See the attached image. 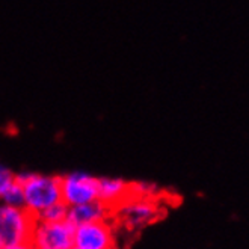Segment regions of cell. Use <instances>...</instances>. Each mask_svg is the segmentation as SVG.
<instances>
[{
	"label": "cell",
	"instance_id": "5",
	"mask_svg": "<svg viewBox=\"0 0 249 249\" xmlns=\"http://www.w3.org/2000/svg\"><path fill=\"white\" fill-rule=\"evenodd\" d=\"M61 196L68 207L98 199V177L82 171L61 175Z\"/></svg>",
	"mask_w": 249,
	"mask_h": 249
},
{
	"label": "cell",
	"instance_id": "7",
	"mask_svg": "<svg viewBox=\"0 0 249 249\" xmlns=\"http://www.w3.org/2000/svg\"><path fill=\"white\" fill-rule=\"evenodd\" d=\"M112 216V209L107 207L105 202L100 199H94L89 202L80 204V206L68 207V221L74 225H85L100 221H109Z\"/></svg>",
	"mask_w": 249,
	"mask_h": 249
},
{
	"label": "cell",
	"instance_id": "2",
	"mask_svg": "<svg viewBox=\"0 0 249 249\" xmlns=\"http://www.w3.org/2000/svg\"><path fill=\"white\" fill-rule=\"evenodd\" d=\"M162 213L163 210L157 198L138 196L131 194L112 210L110 221L113 222L116 231L125 230L127 232H133L157 221Z\"/></svg>",
	"mask_w": 249,
	"mask_h": 249
},
{
	"label": "cell",
	"instance_id": "11",
	"mask_svg": "<svg viewBox=\"0 0 249 249\" xmlns=\"http://www.w3.org/2000/svg\"><path fill=\"white\" fill-rule=\"evenodd\" d=\"M0 201L9 204V206H16V207H23V190L18 181L14 184L8 192L0 198Z\"/></svg>",
	"mask_w": 249,
	"mask_h": 249
},
{
	"label": "cell",
	"instance_id": "13",
	"mask_svg": "<svg viewBox=\"0 0 249 249\" xmlns=\"http://www.w3.org/2000/svg\"><path fill=\"white\" fill-rule=\"evenodd\" d=\"M71 249H85V248H80V246H76V245H74Z\"/></svg>",
	"mask_w": 249,
	"mask_h": 249
},
{
	"label": "cell",
	"instance_id": "8",
	"mask_svg": "<svg viewBox=\"0 0 249 249\" xmlns=\"http://www.w3.org/2000/svg\"><path fill=\"white\" fill-rule=\"evenodd\" d=\"M131 195V183L116 177L98 178V199L112 210Z\"/></svg>",
	"mask_w": 249,
	"mask_h": 249
},
{
	"label": "cell",
	"instance_id": "12",
	"mask_svg": "<svg viewBox=\"0 0 249 249\" xmlns=\"http://www.w3.org/2000/svg\"><path fill=\"white\" fill-rule=\"evenodd\" d=\"M5 249H35V248L27 242V243H21V245H16V246H9Z\"/></svg>",
	"mask_w": 249,
	"mask_h": 249
},
{
	"label": "cell",
	"instance_id": "6",
	"mask_svg": "<svg viewBox=\"0 0 249 249\" xmlns=\"http://www.w3.org/2000/svg\"><path fill=\"white\" fill-rule=\"evenodd\" d=\"M74 245L85 249H120L118 234L110 219L76 227Z\"/></svg>",
	"mask_w": 249,
	"mask_h": 249
},
{
	"label": "cell",
	"instance_id": "14",
	"mask_svg": "<svg viewBox=\"0 0 249 249\" xmlns=\"http://www.w3.org/2000/svg\"><path fill=\"white\" fill-rule=\"evenodd\" d=\"M0 249H2V248H0Z\"/></svg>",
	"mask_w": 249,
	"mask_h": 249
},
{
	"label": "cell",
	"instance_id": "4",
	"mask_svg": "<svg viewBox=\"0 0 249 249\" xmlns=\"http://www.w3.org/2000/svg\"><path fill=\"white\" fill-rule=\"evenodd\" d=\"M74 230L68 219L59 222L35 221L29 243L35 249H71L74 246Z\"/></svg>",
	"mask_w": 249,
	"mask_h": 249
},
{
	"label": "cell",
	"instance_id": "9",
	"mask_svg": "<svg viewBox=\"0 0 249 249\" xmlns=\"http://www.w3.org/2000/svg\"><path fill=\"white\" fill-rule=\"evenodd\" d=\"M68 217V206L64 201H59L47 207L44 212H41L35 219L36 221H46V222H59L65 221Z\"/></svg>",
	"mask_w": 249,
	"mask_h": 249
},
{
	"label": "cell",
	"instance_id": "3",
	"mask_svg": "<svg viewBox=\"0 0 249 249\" xmlns=\"http://www.w3.org/2000/svg\"><path fill=\"white\" fill-rule=\"evenodd\" d=\"M35 221V216L24 207L9 206L0 201V248L27 243L31 240Z\"/></svg>",
	"mask_w": 249,
	"mask_h": 249
},
{
	"label": "cell",
	"instance_id": "10",
	"mask_svg": "<svg viewBox=\"0 0 249 249\" xmlns=\"http://www.w3.org/2000/svg\"><path fill=\"white\" fill-rule=\"evenodd\" d=\"M16 183H17V174L6 168L5 165H0V198Z\"/></svg>",
	"mask_w": 249,
	"mask_h": 249
},
{
	"label": "cell",
	"instance_id": "1",
	"mask_svg": "<svg viewBox=\"0 0 249 249\" xmlns=\"http://www.w3.org/2000/svg\"><path fill=\"white\" fill-rule=\"evenodd\" d=\"M17 181L23 190V207L35 217L47 207L62 201L59 175L18 172Z\"/></svg>",
	"mask_w": 249,
	"mask_h": 249
}]
</instances>
